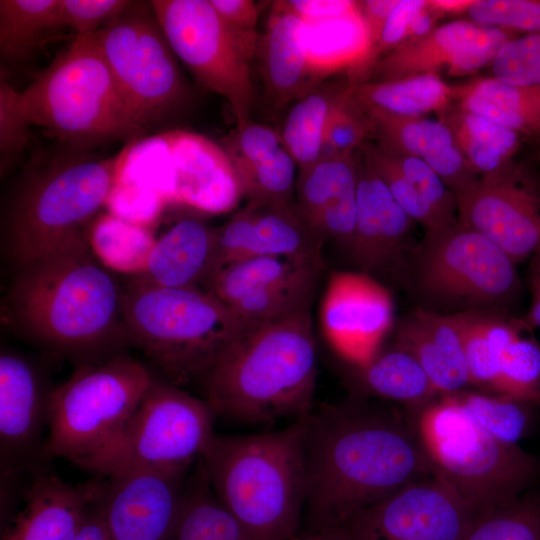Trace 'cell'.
I'll return each mask as SVG.
<instances>
[{
  "label": "cell",
  "mask_w": 540,
  "mask_h": 540,
  "mask_svg": "<svg viewBox=\"0 0 540 540\" xmlns=\"http://www.w3.org/2000/svg\"><path fill=\"white\" fill-rule=\"evenodd\" d=\"M424 161L455 195L468 191L482 179L458 149L455 142L437 150Z\"/></svg>",
  "instance_id": "11a10c76"
},
{
  "label": "cell",
  "mask_w": 540,
  "mask_h": 540,
  "mask_svg": "<svg viewBox=\"0 0 540 540\" xmlns=\"http://www.w3.org/2000/svg\"><path fill=\"white\" fill-rule=\"evenodd\" d=\"M394 316L386 287L365 272L331 274L321 304V327L332 349L357 368L379 352Z\"/></svg>",
  "instance_id": "d6986e66"
},
{
  "label": "cell",
  "mask_w": 540,
  "mask_h": 540,
  "mask_svg": "<svg viewBox=\"0 0 540 540\" xmlns=\"http://www.w3.org/2000/svg\"><path fill=\"white\" fill-rule=\"evenodd\" d=\"M154 373L129 355L79 365L51 394L43 455L85 469L126 427Z\"/></svg>",
  "instance_id": "9c48e42d"
},
{
  "label": "cell",
  "mask_w": 540,
  "mask_h": 540,
  "mask_svg": "<svg viewBox=\"0 0 540 540\" xmlns=\"http://www.w3.org/2000/svg\"><path fill=\"white\" fill-rule=\"evenodd\" d=\"M94 35L123 98L145 131L181 108L186 86L150 1H132Z\"/></svg>",
  "instance_id": "7c38bea8"
},
{
  "label": "cell",
  "mask_w": 540,
  "mask_h": 540,
  "mask_svg": "<svg viewBox=\"0 0 540 540\" xmlns=\"http://www.w3.org/2000/svg\"><path fill=\"white\" fill-rule=\"evenodd\" d=\"M217 227L196 218L177 221L156 239L142 273L130 275L140 282L163 288H195L212 279Z\"/></svg>",
  "instance_id": "4316f807"
},
{
  "label": "cell",
  "mask_w": 540,
  "mask_h": 540,
  "mask_svg": "<svg viewBox=\"0 0 540 540\" xmlns=\"http://www.w3.org/2000/svg\"><path fill=\"white\" fill-rule=\"evenodd\" d=\"M117 155L56 158L30 171L7 207L2 248L17 268L88 231L115 181Z\"/></svg>",
  "instance_id": "ba28073f"
},
{
  "label": "cell",
  "mask_w": 540,
  "mask_h": 540,
  "mask_svg": "<svg viewBox=\"0 0 540 540\" xmlns=\"http://www.w3.org/2000/svg\"><path fill=\"white\" fill-rule=\"evenodd\" d=\"M150 3L175 56L204 88L228 102L237 124L250 120L254 102L250 63L255 55L210 0Z\"/></svg>",
  "instance_id": "4fadbf2b"
},
{
  "label": "cell",
  "mask_w": 540,
  "mask_h": 540,
  "mask_svg": "<svg viewBox=\"0 0 540 540\" xmlns=\"http://www.w3.org/2000/svg\"><path fill=\"white\" fill-rule=\"evenodd\" d=\"M527 331L505 348L491 390L540 408V344L524 336Z\"/></svg>",
  "instance_id": "60d3db41"
},
{
  "label": "cell",
  "mask_w": 540,
  "mask_h": 540,
  "mask_svg": "<svg viewBox=\"0 0 540 540\" xmlns=\"http://www.w3.org/2000/svg\"><path fill=\"white\" fill-rule=\"evenodd\" d=\"M357 153L320 159L298 170L295 205L310 224L329 204L357 194Z\"/></svg>",
  "instance_id": "8d00e7d4"
},
{
  "label": "cell",
  "mask_w": 540,
  "mask_h": 540,
  "mask_svg": "<svg viewBox=\"0 0 540 540\" xmlns=\"http://www.w3.org/2000/svg\"><path fill=\"white\" fill-rule=\"evenodd\" d=\"M458 222L501 248L516 264L540 253V175L513 164L456 195Z\"/></svg>",
  "instance_id": "e0dca14e"
},
{
  "label": "cell",
  "mask_w": 540,
  "mask_h": 540,
  "mask_svg": "<svg viewBox=\"0 0 540 540\" xmlns=\"http://www.w3.org/2000/svg\"><path fill=\"white\" fill-rule=\"evenodd\" d=\"M492 77L520 86H540V33L507 41L489 65Z\"/></svg>",
  "instance_id": "bcb514c9"
},
{
  "label": "cell",
  "mask_w": 540,
  "mask_h": 540,
  "mask_svg": "<svg viewBox=\"0 0 540 540\" xmlns=\"http://www.w3.org/2000/svg\"><path fill=\"white\" fill-rule=\"evenodd\" d=\"M324 242L295 203L258 205L247 202L227 222L217 227L212 279L223 266L256 256L323 261Z\"/></svg>",
  "instance_id": "7402d4cb"
},
{
  "label": "cell",
  "mask_w": 540,
  "mask_h": 540,
  "mask_svg": "<svg viewBox=\"0 0 540 540\" xmlns=\"http://www.w3.org/2000/svg\"><path fill=\"white\" fill-rule=\"evenodd\" d=\"M307 415L274 431L215 433L199 459L214 495L248 540H291L300 533Z\"/></svg>",
  "instance_id": "277c9868"
},
{
  "label": "cell",
  "mask_w": 540,
  "mask_h": 540,
  "mask_svg": "<svg viewBox=\"0 0 540 540\" xmlns=\"http://www.w3.org/2000/svg\"><path fill=\"white\" fill-rule=\"evenodd\" d=\"M416 276L430 297L469 305L502 304L519 288L512 259L490 239L459 222L427 233L417 251Z\"/></svg>",
  "instance_id": "5bb4252c"
},
{
  "label": "cell",
  "mask_w": 540,
  "mask_h": 540,
  "mask_svg": "<svg viewBox=\"0 0 540 540\" xmlns=\"http://www.w3.org/2000/svg\"><path fill=\"white\" fill-rule=\"evenodd\" d=\"M291 540H349L341 528L321 530V531H304L297 534Z\"/></svg>",
  "instance_id": "e7e4bbea"
},
{
  "label": "cell",
  "mask_w": 540,
  "mask_h": 540,
  "mask_svg": "<svg viewBox=\"0 0 540 540\" xmlns=\"http://www.w3.org/2000/svg\"><path fill=\"white\" fill-rule=\"evenodd\" d=\"M348 88L349 84L330 115L320 159L353 154L371 135L369 116L351 99Z\"/></svg>",
  "instance_id": "f6af8a7d"
},
{
  "label": "cell",
  "mask_w": 540,
  "mask_h": 540,
  "mask_svg": "<svg viewBox=\"0 0 540 540\" xmlns=\"http://www.w3.org/2000/svg\"><path fill=\"white\" fill-rule=\"evenodd\" d=\"M31 125L76 148L135 140L145 130L130 111L95 35L72 43L22 92Z\"/></svg>",
  "instance_id": "52a82bcc"
},
{
  "label": "cell",
  "mask_w": 540,
  "mask_h": 540,
  "mask_svg": "<svg viewBox=\"0 0 540 540\" xmlns=\"http://www.w3.org/2000/svg\"><path fill=\"white\" fill-rule=\"evenodd\" d=\"M516 35L471 20L451 21L420 39L401 43L377 62L368 81L386 82L424 74L471 75L490 65L499 49Z\"/></svg>",
  "instance_id": "ffe728a7"
},
{
  "label": "cell",
  "mask_w": 540,
  "mask_h": 540,
  "mask_svg": "<svg viewBox=\"0 0 540 540\" xmlns=\"http://www.w3.org/2000/svg\"><path fill=\"white\" fill-rule=\"evenodd\" d=\"M394 345L419 362L439 396L471 385L459 314L416 309L400 322Z\"/></svg>",
  "instance_id": "d4e9b609"
},
{
  "label": "cell",
  "mask_w": 540,
  "mask_h": 540,
  "mask_svg": "<svg viewBox=\"0 0 540 540\" xmlns=\"http://www.w3.org/2000/svg\"><path fill=\"white\" fill-rule=\"evenodd\" d=\"M370 119L371 135L383 150L426 159L437 150L454 144L450 129L441 120L407 117L377 109H364Z\"/></svg>",
  "instance_id": "74e56055"
},
{
  "label": "cell",
  "mask_w": 540,
  "mask_h": 540,
  "mask_svg": "<svg viewBox=\"0 0 540 540\" xmlns=\"http://www.w3.org/2000/svg\"><path fill=\"white\" fill-rule=\"evenodd\" d=\"M282 147L279 132L268 125L248 120L236 125L225 140L224 149L236 169L264 161Z\"/></svg>",
  "instance_id": "816d5d0a"
},
{
  "label": "cell",
  "mask_w": 540,
  "mask_h": 540,
  "mask_svg": "<svg viewBox=\"0 0 540 540\" xmlns=\"http://www.w3.org/2000/svg\"><path fill=\"white\" fill-rule=\"evenodd\" d=\"M323 261L256 256L223 266L207 290L244 324L264 323L310 310Z\"/></svg>",
  "instance_id": "9a60e30c"
},
{
  "label": "cell",
  "mask_w": 540,
  "mask_h": 540,
  "mask_svg": "<svg viewBox=\"0 0 540 540\" xmlns=\"http://www.w3.org/2000/svg\"><path fill=\"white\" fill-rule=\"evenodd\" d=\"M467 15L482 26L540 33V0H475Z\"/></svg>",
  "instance_id": "c3c4849f"
},
{
  "label": "cell",
  "mask_w": 540,
  "mask_h": 540,
  "mask_svg": "<svg viewBox=\"0 0 540 540\" xmlns=\"http://www.w3.org/2000/svg\"><path fill=\"white\" fill-rule=\"evenodd\" d=\"M348 89L351 99L363 109L420 117L449 109L458 86L448 85L440 76L424 74L386 82H349Z\"/></svg>",
  "instance_id": "f546056e"
},
{
  "label": "cell",
  "mask_w": 540,
  "mask_h": 540,
  "mask_svg": "<svg viewBox=\"0 0 540 540\" xmlns=\"http://www.w3.org/2000/svg\"><path fill=\"white\" fill-rule=\"evenodd\" d=\"M413 414L433 475L479 515L514 502L540 476L534 455L492 436L452 394Z\"/></svg>",
  "instance_id": "8992f818"
},
{
  "label": "cell",
  "mask_w": 540,
  "mask_h": 540,
  "mask_svg": "<svg viewBox=\"0 0 540 540\" xmlns=\"http://www.w3.org/2000/svg\"><path fill=\"white\" fill-rule=\"evenodd\" d=\"M167 202L153 190L134 183L114 181L106 199L107 212L127 222L150 228Z\"/></svg>",
  "instance_id": "681fc988"
},
{
  "label": "cell",
  "mask_w": 540,
  "mask_h": 540,
  "mask_svg": "<svg viewBox=\"0 0 540 540\" xmlns=\"http://www.w3.org/2000/svg\"><path fill=\"white\" fill-rule=\"evenodd\" d=\"M365 393L404 405L414 413L439 397L419 362L395 345L357 368Z\"/></svg>",
  "instance_id": "1f68e13d"
},
{
  "label": "cell",
  "mask_w": 540,
  "mask_h": 540,
  "mask_svg": "<svg viewBox=\"0 0 540 540\" xmlns=\"http://www.w3.org/2000/svg\"><path fill=\"white\" fill-rule=\"evenodd\" d=\"M215 420L205 400L154 374L121 434L84 470L101 477L188 471L215 435Z\"/></svg>",
  "instance_id": "8fae6325"
},
{
  "label": "cell",
  "mask_w": 540,
  "mask_h": 540,
  "mask_svg": "<svg viewBox=\"0 0 540 540\" xmlns=\"http://www.w3.org/2000/svg\"><path fill=\"white\" fill-rule=\"evenodd\" d=\"M285 6L304 21H321L341 17L359 9L351 0H289Z\"/></svg>",
  "instance_id": "6f0895ef"
},
{
  "label": "cell",
  "mask_w": 540,
  "mask_h": 540,
  "mask_svg": "<svg viewBox=\"0 0 540 540\" xmlns=\"http://www.w3.org/2000/svg\"><path fill=\"white\" fill-rule=\"evenodd\" d=\"M440 120L450 129L464 157L482 177L499 175L513 165L520 148L519 133L486 119L450 107Z\"/></svg>",
  "instance_id": "4dcf8cb0"
},
{
  "label": "cell",
  "mask_w": 540,
  "mask_h": 540,
  "mask_svg": "<svg viewBox=\"0 0 540 540\" xmlns=\"http://www.w3.org/2000/svg\"><path fill=\"white\" fill-rule=\"evenodd\" d=\"M53 389L28 357L1 350L0 457L4 485L22 472H38L37 463L45 460L44 430L49 428Z\"/></svg>",
  "instance_id": "ac0fdd59"
},
{
  "label": "cell",
  "mask_w": 540,
  "mask_h": 540,
  "mask_svg": "<svg viewBox=\"0 0 540 540\" xmlns=\"http://www.w3.org/2000/svg\"><path fill=\"white\" fill-rule=\"evenodd\" d=\"M464 540H540V496L529 491L482 515Z\"/></svg>",
  "instance_id": "7bdbcfd3"
},
{
  "label": "cell",
  "mask_w": 540,
  "mask_h": 540,
  "mask_svg": "<svg viewBox=\"0 0 540 540\" xmlns=\"http://www.w3.org/2000/svg\"><path fill=\"white\" fill-rule=\"evenodd\" d=\"M60 0H1V59L20 62L30 57L55 28H62Z\"/></svg>",
  "instance_id": "e575fe53"
},
{
  "label": "cell",
  "mask_w": 540,
  "mask_h": 540,
  "mask_svg": "<svg viewBox=\"0 0 540 540\" xmlns=\"http://www.w3.org/2000/svg\"><path fill=\"white\" fill-rule=\"evenodd\" d=\"M123 315L130 345L179 387L198 383L244 327L208 290L157 287L132 276L123 285Z\"/></svg>",
  "instance_id": "5b68a950"
},
{
  "label": "cell",
  "mask_w": 540,
  "mask_h": 540,
  "mask_svg": "<svg viewBox=\"0 0 540 540\" xmlns=\"http://www.w3.org/2000/svg\"><path fill=\"white\" fill-rule=\"evenodd\" d=\"M297 164L282 147L272 157L236 168L244 198L258 205H291L295 203Z\"/></svg>",
  "instance_id": "b9f144b4"
},
{
  "label": "cell",
  "mask_w": 540,
  "mask_h": 540,
  "mask_svg": "<svg viewBox=\"0 0 540 540\" xmlns=\"http://www.w3.org/2000/svg\"><path fill=\"white\" fill-rule=\"evenodd\" d=\"M459 317L470 383L491 390L505 348L530 329L523 319L505 320L478 311L459 313Z\"/></svg>",
  "instance_id": "836d02e7"
},
{
  "label": "cell",
  "mask_w": 540,
  "mask_h": 540,
  "mask_svg": "<svg viewBox=\"0 0 540 540\" xmlns=\"http://www.w3.org/2000/svg\"><path fill=\"white\" fill-rule=\"evenodd\" d=\"M87 232L18 267L5 301L23 337L77 366L105 361L130 345L123 285L97 258Z\"/></svg>",
  "instance_id": "7a4b0ae2"
},
{
  "label": "cell",
  "mask_w": 540,
  "mask_h": 540,
  "mask_svg": "<svg viewBox=\"0 0 540 540\" xmlns=\"http://www.w3.org/2000/svg\"><path fill=\"white\" fill-rule=\"evenodd\" d=\"M475 0H428L429 5L442 17L467 14Z\"/></svg>",
  "instance_id": "be15d7a7"
},
{
  "label": "cell",
  "mask_w": 540,
  "mask_h": 540,
  "mask_svg": "<svg viewBox=\"0 0 540 540\" xmlns=\"http://www.w3.org/2000/svg\"><path fill=\"white\" fill-rule=\"evenodd\" d=\"M132 1L126 0H60L62 27L76 35L90 36L121 14Z\"/></svg>",
  "instance_id": "f5cc1de1"
},
{
  "label": "cell",
  "mask_w": 540,
  "mask_h": 540,
  "mask_svg": "<svg viewBox=\"0 0 540 540\" xmlns=\"http://www.w3.org/2000/svg\"><path fill=\"white\" fill-rule=\"evenodd\" d=\"M481 516L431 476L359 512L341 529L349 540H464Z\"/></svg>",
  "instance_id": "2e32d148"
},
{
  "label": "cell",
  "mask_w": 540,
  "mask_h": 540,
  "mask_svg": "<svg viewBox=\"0 0 540 540\" xmlns=\"http://www.w3.org/2000/svg\"><path fill=\"white\" fill-rule=\"evenodd\" d=\"M305 23L284 1H275L258 51L267 109L282 111L314 86L306 62Z\"/></svg>",
  "instance_id": "484cf974"
},
{
  "label": "cell",
  "mask_w": 540,
  "mask_h": 540,
  "mask_svg": "<svg viewBox=\"0 0 540 540\" xmlns=\"http://www.w3.org/2000/svg\"><path fill=\"white\" fill-rule=\"evenodd\" d=\"M87 237L93 252L108 269L130 275L145 270L156 242L150 228L108 212L93 220Z\"/></svg>",
  "instance_id": "d590c367"
},
{
  "label": "cell",
  "mask_w": 540,
  "mask_h": 540,
  "mask_svg": "<svg viewBox=\"0 0 540 540\" xmlns=\"http://www.w3.org/2000/svg\"><path fill=\"white\" fill-rule=\"evenodd\" d=\"M398 2L399 0L358 1L359 9H360L361 15L364 19V22L368 31V36H369V41H370L369 54L376 46L389 15L391 14L395 6L398 4Z\"/></svg>",
  "instance_id": "680465c9"
},
{
  "label": "cell",
  "mask_w": 540,
  "mask_h": 540,
  "mask_svg": "<svg viewBox=\"0 0 540 540\" xmlns=\"http://www.w3.org/2000/svg\"><path fill=\"white\" fill-rule=\"evenodd\" d=\"M358 151L357 218L349 251L365 273L379 272L402 257L414 221Z\"/></svg>",
  "instance_id": "603a6c76"
},
{
  "label": "cell",
  "mask_w": 540,
  "mask_h": 540,
  "mask_svg": "<svg viewBox=\"0 0 540 540\" xmlns=\"http://www.w3.org/2000/svg\"><path fill=\"white\" fill-rule=\"evenodd\" d=\"M115 181L134 183L208 214L234 210L244 198L226 150L208 137L173 129L130 141L118 154Z\"/></svg>",
  "instance_id": "30bf717a"
},
{
  "label": "cell",
  "mask_w": 540,
  "mask_h": 540,
  "mask_svg": "<svg viewBox=\"0 0 540 540\" xmlns=\"http://www.w3.org/2000/svg\"><path fill=\"white\" fill-rule=\"evenodd\" d=\"M456 107L540 141V86H520L494 77L458 86Z\"/></svg>",
  "instance_id": "f1b7e54d"
},
{
  "label": "cell",
  "mask_w": 540,
  "mask_h": 540,
  "mask_svg": "<svg viewBox=\"0 0 540 540\" xmlns=\"http://www.w3.org/2000/svg\"><path fill=\"white\" fill-rule=\"evenodd\" d=\"M348 84V80L341 84L322 82L291 105L279 133L283 147L298 170H304L320 159L330 115Z\"/></svg>",
  "instance_id": "d6a6232c"
},
{
  "label": "cell",
  "mask_w": 540,
  "mask_h": 540,
  "mask_svg": "<svg viewBox=\"0 0 540 540\" xmlns=\"http://www.w3.org/2000/svg\"><path fill=\"white\" fill-rule=\"evenodd\" d=\"M198 471L191 484L185 486L174 540H248L214 495L201 463Z\"/></svg>",
  "instance_id": "f35d334b"
},
{
  "label": "cell",
  "mask_w": 540,
  "mask_h": 540,
  "mask_svg": "<svg viewBox=\"0 0 540 540\" xmlns=\"http://www.w3.org/2000/svg\"><path fill=\"white\" fill-rule=\"evenodd\" d=\"M442 18L426 0L425 6L418 10L411 19L406 40H416L428 35L437 27V22Z\"/></svg>",
  "instance_id": "6125c7cd"
},
{
  "label": "cell",
  "mask_w": 540,
  "mask_h": 540,
  "mask_svg": "<svg viewBox=\"0 0 540 540\" xmlns=\"http://www.w3.org/2000/svg\"><path fill=\"white\" fill-rule=\"evenodd\" d=\"M99 499L87 509L73 540H112Z\"/></svg>",
  "instance_id": "91938a15"
},
{
  "label": "cell",
  "mask_w": 540,
  "mask_h": 540,
  "mask_svg": "<svg viewBox=\"0 0 540 540\" xmlns=\"http://www.w3.org/2000/svg\"><path fill=\"white\" fill-rule=\"evenodd\" d=\"M527 279L531 293V304L523 321L532 330L540 328V253L532 257L528 268Z\"/></svg>",
  "instance_id": "94428289"
},
{
  "label": "cell",
  "mask_w": 540,
  "mask_h": 540,
  "mask_svg": "<svg viewBox=\"0 0 540 540\" xmlns=\"http://www.w3.org/2000/svg\"><path fill=\"white\" fill-rule=\"evenodd\" d=\"M540 142V141H539Z\"/></svg>",
  "instance_id": "03108f58"
},
{
  "label": "cell",
  "mask_w": 540,
  "mask_h": 540,
  "mask_svg": "<svg viewBox=\"0 0 540 540\" xmlns=\"http://www.w3.org/2000/svg\"><path fill=\"white\" fill-rule=\"evenodd\" d=\"M452 395L477 424L509 444H519L532 431L535 410H540L531 403L499 394L463 391Z\"/></svg>",
  "instance_id": "ab89813d"
},
{
  "label": "cell",
  "mask_w": 540,
  "mask_h": 540,
  "mask_svg": "<svg viewBox=\"0 0 540 540\" xmlns=\"http://www.w3.org/2000/svg\"><path fill=\"white\" fill-rule=\"evenodd\" d=\"M210 2L231 30L256 55L261 38L256 29L259 15L256 3L252 0H210Z\"/></svg>",
  "instance_id": "9f6ffc18"
},
{
  "label": "cell",
  "mask_w": 540,
  "mask_h": 540,
  "mask_svg": "<svg viewBox=\"0 0 540 540\" xmlns=\"http://www.w3.org/2000/svg\"><path fill=\"white\" fill-rule=\"evenodd\" d=\"M540 175V174H539Z\"/></svg>",
  "instance_id": "003e7915"
},
{
  "label": "cell",
  "mask_w": 540,
  "mask_h": 540,
  "mask_svg": "<svg viewBox=\"0 0 540 540\" xmlns=\"http://www.w3.org/2000/svg\"><path fill=\"white\" fill-rule=\"evenodd\" d=\"M425 4L426 0H399L389 15L376 46L351 83H362L369 80L377 62L407 39L413 15Z\"/></svg>",
  "instance_id": "db71d44e"
},
{
  "label": "cell",
  "mask_w": 540,
  "mask_h": 540,
  "mask_svg": "<svg viewBox=\"0 0 540 540\" xmlns=\"http://www.w3.org/2000/svg\"><path fill=\"white\" fill-rule=\"evenodd\" d=\"M187 471L103 477L99 505L112 540H174Z\"/></svg>",
  "instance_id": "44dd1931"
},
{
  "label": "cell",
  "mask_w": 540,
  "mask_h": 540,
  "mask_svg": "<svg viewBox=\"0 0 540 540\" xmlns=\"http://www.w3.org/2000/svg\"><path fill=\"white\" fill-rule=\"evenodd\" d=\"M360 151L364 160L381 178L396 202L414 222L423 225L427 233L452 226L421 197L415 187L394 165L388 154L376 143L366 141L360 147Z\"/></svg>",
  "instance_id": "ee69618b"
},
{
  "label": "cell",
  "mask_w": 540,
  "mask_h": 540,
  "mask_svg": "<svg viewBox=\"0 0 540 540\" xmlns=\"http://www.w3.org/2000/svg\"><path fill=\"white\" fill-rule=\"evenodd\" d=\"M305 531L341 528L407 485L434 476L414 415L355 398L307 415Z\"/></svg>",
  "instance_id": "6da1fadb"
},
{
  "label": "cell",
  "mask_w": 540,
  "mask_h": 540,
  "mask_svg": "<svg viewBox=\"0 0 540 540\" xmlns=\"http://www.w3.org/2000/svg\"><path fill=\"white\" fill-rule=\"evenodd\" d=\"M306 62L314 85L346 71L353 80L369 51L368 31L360 9L345 16L304 21Z\"/></svg>",
  "instance_id": "83f0119b"
},
{
  "label": "cell",
  "mask_w": 540,
  "mask_h": 540,
  "mask_svg": "<svg viewBox=\"0 0 540 540\" xmlns=\"http://www.w3.org/2000/svg\"><path fill=\"white\" fill-rule=\"evenodd\" d=\"M103 480L72 484L49 471L34 473L23 506L1 540H73L87 509L101 495Z\"/></svg>",
  "instance_id": "cb8c5ba5"
},
{
  "label": "cell",
  "mask_w": 540,
  "mask_h": 540,
  "mask_svg": "<svg viewBox=\"0 0 540 540\" xmlns=\"http://www.w3.org/2000/svg\"><path fill=\"white\" fill-rule=\"evenodd\" d=\"M310 310L244 325L198 382L216 419L269 425L309 414L317 383Z\"/></svg>",
  "instance_id": "3957f363"
},
{
  "label": "cell",
  "mask_w": 540,
  "mask_h": 540,
  "mask_svg": "<svg viewBox=\"0 0 540 540\" xmlns=\"http://www.w3.org/2000/svg\"><path fill=\"white\" fill-rule=\"evenodd\" d=\"M28 121L17 91L8 82L0 84V167L1 174L16 161L29 141Z\"/></svg>",
  "instance_id": "f907efd6"
},
{
  "label": "cell",
  "mask_w": 540,
  "mask_h": 540,
  "mask_svg": "<svg viewBox=\"0 0 540 540\" xmlns=\"http://www.w3.org/2000/svg\"><path fill=\"white\" fill-rule=\"evenodd\" d=\"M382 149V148H381ZM385 151V150H384ZM421 197L449 224L458 222L457 197L421 158L385 151Z\"/></svg>",
  "instance_id": "7dc6e473"
}]
</instances>
